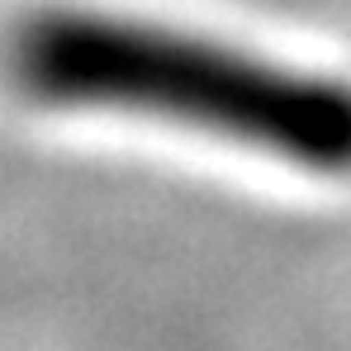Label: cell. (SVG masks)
<instances>
[{
  "label": "cell",
  "mask_w": 351,
  "mask_h": 351,
  "mask_svg": "<svg viewBox=\"0 0 351 351\" xmlns=\"http://www.w3.org/2000/svg\"><path fill=\"white\" fill-rule=\"evenodd\" d=\"M10 76L53 110L128 114L223 138L313 176H351V86L171 24L43 10L10 48Z\"/></svg>",
  "instance_id": "6da1fadb"
}]
</instances>
